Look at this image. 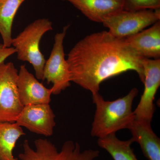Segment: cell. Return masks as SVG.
<instances>
[{"instance_id": "6da1fadb", "label": "cell", "mask_w": 160, "mask_h": 160, "mask_svg": "<svg viewBox=\"0 0 160 160\" xmlns=\"http://www.w3.org/2000/svg\"><path fill=\"white\" fill-rule=\"evenodd\" d=\"M144 58L125 39L103 31L79 41L69 52L66 61L71 82L92 95L98 93L104 81L130 70L136 72L143 83Z\"/></svg>"}, {"instance_id": "7a4b0ae2", "label": "cell", "mask_w": 160, "mask_h": 160, "mask_svg": "<svg viewBox=\"0 0 160 160\" xmlns=\"http://www.w3.org/2000/svg\"><path fill=\"white\" fill-rule=\"evenodd\" d=\"M138 93L137 88H132L125 96L112 101H106L99 92L92 94L96 109L92 136L100 138L116 134L121 129H129L135 119L132 106Z\"/></svg>"}, {"instance_id": "3957f363", "label": "cell", "mask_w": 160, "mask_h": 160, "mask_svg": "<svg viewBox=\"0 0 160 160\" xmlns=\"http://www.w3.org/2000/svg\"><path fill=\"white\" fill-rule=\"evenodd\" d=\"M52 29L51 21L48 19H39L28 25L12 40L11 46L16 50L18 59L32 65L38 79L43 80L46 62L40 51V41L46 32Z\"/></svg>"}, {"instance_id": "277c9868", "label": "cell", "mask_w": 160, "mask_h": 160, "mask_svg": "<svg viewBox=\"0 0 160 160\" xmlns=\"http://www.w3.org/2000/svg\"><path fill=\"white\" fill-rule=\"evenodd\" d=\"M35 149L29 145L28 140L23 143L24 151L20 153L21 160H95L99 156L96 149L82 150L78 142L67 141L63 144L61 150L46 139L39 138L34 142Z\"/></svg>"}, {"instance_id": "5b68a950", "label": "cell", "mask_w": 160, "mask_h": 160, "mask_svg": "<svg viewBox=\"0 0 160 160\" xmlns=\"http://www.w3.org/2000/svg\"><path fill=\"white\" fill-rule=\"evenodd\" d=\"M160 21V9L138 11L122 10L106 18L102 23L110 34L125 39Z\"/></svg>"}, {"instance_id": "8992f818", "label": "cell", "mask_w": 160, "mask_h": 160, "mask_svg": "<svg viewBox=\"0 0 160 160\" xmlns=\"http://www.w3.org/2000/svg\"><path fill=\"white\" fill-rule=\"evenodd\" d=\"M18 69L12 62L0 64V121L15 122L24 106L17 81Z\"/></svg>"}, {"instance_id": "52a82bcc", "label": "cell", "mask_w": 160, "mask_h": 160, "mask_svg": "<svg viewBox=\"0 0 160 160\" xmlns=\"http://www.w3.org/2000/svg\"><path fill=\"white\" fill-rule=\"evenodd\" d=\"M69 26L63 28L62 32L54 37V43L51 54L46 62L43 72V81L53 85L52 94L58 95L71 85L70 72L67 61L65 59L63 41Z\"/></svg>"}, {"instance_id": "ba28073f", "label": "cell", "mask_w": 160, "mask_h": 160, "mask_svg": "<svg viewBox=\"0 0 160 160\" xmlns=\"http://www.w3.org/2000/svg\"><path fill=\"white\" fill-rule=\"evenodd\" d=\"M144 90L134 111L135 119L151 122L155 110L154 100L160 86V59L144 58Z\"/></svg>"}, {"instance_id": "9c48e42d", "label": "cell", "mask_w": 160, "mask_h": 160, "mask_svg": "<svg viewBox=\"0 0 160 160\" xmlns=\"http://www.w3.org/2000/svg\"><path fill=\"white\" fill-rule=\"evenodd\" d=\"M55 115L49 104L24 106L16 121L31 132L51 136L56 125Z\"/></svg>"}, {"instance_id": "30bf717a", "label": "cell", "mask_w": 160, "mask_h": 160, "mask_svg": "<svg viewBox=\"0 0 160 160\" xmlns=\"http://www.w3.org/2000/svg\"><path fill=\"white\" fill-rule=\"evenodd\" d=\"M20 101L23 106L49 104L52 89L46 88L29 72L25 65L20 66L17 81Z\"/></svg>"}, {"instance_id": "8fae6325", "label": "cell", "mask_w": 160, "mask_h": 160, "mask_svg": "<svg viewBox=\"0 0 160 160\" xmlns=\"http://www.w3.org/2000/svg\"><path fill=\"white\" fill-rule=\"evenodd\" d=\"M71 3L92 22L102 23L112 15L124 10L125 0H62Z\"/></svg>"}, {"instance_id": "7c38bea8", "label": "cell", "mask_w": 160, "mask_h": 160, "mask_svg": "<svg viewBox=\"0 0 160 160\" xmlns=\"http://www.w3.org/2000/svg\"><path fill=\"white\" fill-rule=\"evenodd\" d=\"M129 46L145 58H160V21L149 29L125 38Z\"/></svg>"}, {"instance_id": "4fadbf2b", "label": "cell", "mask_w": 160, "mask_h": 160, "mask_svg": "<svg viewBox=\"0 0 160 160\" xmlns=\"http://www.w3.org/2000/svg\"><path fill=\"white\" fill-rule=\"evenodd\" d=\"M151 123L135 119L129 130L133 142L139 144L148 160H160V139L152 128Z\"/></svg>"}, {"instance_id": "5bb4252c", "label": "cell", "mask_w": 160, "mask_h": 160, "mask_svg": "<svg viewBox=\"0 0 160 160\" xmlns=\"http://www.w3.org/2000/svg\"><path fill=\"white\" fill-rule=\"evenodd\" d=\"M25 134L17 123L0 121V160H18L12 151L17 141Z\"/></svg>"}, {"instance_id": "9a60e30c", "label": "cell", "mask_w": 160, "mask_h": 160, "mask_svg": "<svg viewBox=\"0 0 160 160\" xmlns=\"http://www.w3.org/2000/svg\"><path fill=\"white\" fill-rule=\"evenodd\" d=\"M133 143L132 138L122 141L117 137L116 134L100 138L98 140V146L106 150L114 160H138L131 147Z\"/></svg>"}, {"instance_id": "2e32d148", "label": "cell", "mask_w": 160, "mask_h": 160, "mask_svg": "<svg viewBox=\"0 0 160 160\" xmlns=\"http://www.w3.org/2000/svg\"><path fill=\"white\" fill-rule=\"evenodd\" d=\"M25 1L6 0L0 9V34L5 47H11L12 23L18 9Z\"/></svg>"}, {"instance_id": "e0dca14e", "label": "cell", "mask_w": 160, "mask_h": 160, "mask_svg": "<svg viewBox=\"0 0 160 160\" xmlns=\"http://www.w3.org/2000/svg\"><path fill=\"white\" fill-rule=\"evenodd\" d=\"M160 9V0H125L124 10L138 11Z\"/></svg>"}, {"instance_id": "ac0fdd59", "label": "cell", "mask_w": 160, "mask_h": 160, "mask_svg": "<svg viewBox=\"0 0 160 160\" xmlns=\"http://www.w3.org/2000/svg\"><path fill=\"white\" fill-rule=\"evenodd\" d=\"M15 53H16V50L13 47H6L3 44H0V64Z\"/></svg>"}, {"instance_id": "d6986e66", "label": "cell", "mask_w": 160, "mask_h": 160, "mask_svg": "<svg viewBox=\"0 0 160 160\" xmlns=\"http://www.w3.org/2000/svg\"><path fill=\"white\" fill-rule=\"evenodd\" d=\"M5 1H6V0H0V9L3 6V4L5 2Z\"/></svg>"}]
</instances>
